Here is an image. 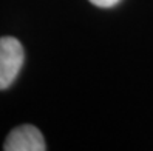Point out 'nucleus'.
Segmentation results:
<instances>
[{
  "instance_id": "obj_3",
  "label": "nucleus",
  "mask_w": 153,
  "mask_h": 151,
  "mask_svg": "<svg viewBox=\"0 0 153 151\" xmlns=\"http://www.w3.org/2000/svg\"><path fill=\"white\" fill-rule=\"evenodd\" d=\"M94 6H99V8H111L114 5H118L121 0H90Z\"/></svg>"
},
{
  "instance_id": "obj_2",
  "label": "nucleus",
  "mask_w": 153,
  "mask_h": 151,
  "mask_svg": "<svg viewBox=\"0 0 153 151\" xmlns=\"http://www.w3.org/2000/svg\"><path fill=\"white\" fill-rule=\"evenodd\" d=\"M5 151H43L47 150L42 133L33 125H20L8 134Z\"/></svg>"
},
{
  "instance_id": "obj_1",
  "label": "nucleus",
  "mask_w": 153,
  "mask_h": 151,
  "mask_svg": "<svg viewBox=\"0 0 153 151\" xmlns=\"http://www.w3.org/2000/svg\"><path fill=\"white\" fill-rule=\"evenodd\" d=\"M25 52L16 37H0V90H6L22 69Z\"/></svg>"
}]
</instances>
